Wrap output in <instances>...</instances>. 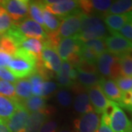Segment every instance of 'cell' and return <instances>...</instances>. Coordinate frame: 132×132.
Instances as JSON below:
<instances>
[{
    "label": "cell",
    "instance_id": "51",
    "mask_svg": "<svg viewBox=\"0 0 132 132\" xmlns=\"http://www.w3.org/2000/svg\"><path fill=\"white\" fill-rule=\"evenodd\" d=\"M0 38H1V37H0Z\"/></svg>",
    "mask_w": 132,
    "mask_h": 132
},
{
    "label": "cell",
    "instance_id": "37",
    "mask_svg": "<svg viewBox=\"0 0 132 132\" xmlns=\"http://www.w3.org/2000/svg\"><path fill=\"white\" fill-rule=\"evenodd\" d=\"M0 95L11 98H15L16 96L14 85L6 81L0 80Z\"/></svg>",
    "mask_w": 132,
    "mask_h": 132
},
{
    "label": "cell",
    "instance_id": "34",
    "mask_svg": "<svg viewBox=\"0 0 132 132\" xmlns=\"http://www.w3.org/2000/svg\"><path fill=\"white\" fill-rule=\"evenodd\" d=\"M13 21L7 14L5 9L2 7L0 2V33L5 34L13 25Z\"/></svg>",
    "mask_w": 132,
    "mask_h": 132
},
{
    "label": "cell",
    "instance_id": "27",
    "mask_svg": "<svg viewBox=\"0 0 132 132\" xmlns=\"http://www.w3.org/2000/svg\"><path fill=\"white\" fill-rule=\"evenodd\" d=\"M132 12L131 0H118L113 2L106 15H123Z\"/></svg>",
    "mask_w": 132,
    "mask_h": 132
},
{
    "label": "cell",
    "instance_id": "24",
    "mask_svg": "<svg viewBox=\"0 0 132 132\" xmlns=\"http://www.w3.org/2000/svg\"><path fill=\"white\" fill-rule=\"evenodd\" d=\"M15 98L19 101H23L32 96V87L29 79H19L15 82Z\"/></svg>",
    "mask_w": 132,
    "mask_h": 132
},
{
    "label": "cell",
    "instance_id": "1",
    "mask_svg": "<svg viewBox=\"0 0 132 132\" xmlns=\"http://www.w3.org/2000/svg\"><path fill=\"white\" fill-rule=\"evenodd\" d=\"M39 57L21 48H18L7 65L9 70L18 79L29 77L37 71Z\"/></svg>",
    "mask_w": 132,
    "mask_h": 132
},
{
    "label": "cell",
    "instance_id": "23",
    "mask_svg": "<svg viewBox=\"0 0 132 132\" xmlns=\"http://www.w3.org/2000/svg\"><path fill=\"white\" fill-rule=\"evenodd\" d=\"M44 46V41L36 38H25L21 43L19 48L29 52L34 55L40 57Z\"/></svg>",
    "mask_w": 132,
    "mask_h": 132
},
{
    "label": "cell",
    "instance_id": "29",
    "mask_svg": "<svg viewBox=\"0 0 132 132\" xmlns=\"http://www.w3.org/2000/svg\"><path fill=\"white\" fill-rule=\"evenodd\" d=\"M29 80L31 84L32 95H33L34 96L42 97L43 84L46 80L44 78V76L37 71L29 76Z\"/></svg>",
    "mask_w": 132,
    "mask_h": 132
},
{
    "label": "cell",
    "instance_id": "9",
    "mask_svg": "<svg viewBox=\"0 0 132 132\" xmlns=\"http://www.w3.org/2000/svg\"><path fill=\"white\" fill-rule=\"evenodd\" d=\"M107 52L117 56L132 53V42L120 35L119 33L108 35L105 38Z\"/></svg>",
    "mask_w": 132,
    "mask_h": 132
},
{
    "label": "cell",
    "instance_id": "16",
    "mask_svg": "<svg viewBox=\"0 0 132 132\" xmlns=\"http://www.w3.org/2000/svg\"><path fill=\"white\" fill-rule=\"evenodd\" d=\"M77 71L70 62L63 61L62 62L60 71L57 74V81L59 85L64 87H70L76 80Z\"/></svg>",
    "mask_w": 132,
    "mask_h": 132
},
{
    "label": "cell",
    "instance_id": "20",
    "mask_svg": "<svg viewBox=\"0 0 132 132\" xmlns=\"http://www.w3.org/2000/svg\"><path fill=\"white\" fill-rule=\"evenodd\" d=\"M48 115V111L30 113L25 132H39L40 128L47 120Z\"/></svg>",
    "mask_w": 132,
    "mask_h": 132
},
{
    "label": "cell",
    "instance_id": "12",
    "mask_svg": "<svg viewBox=\"0 0 132 132\" xmlns=\"http://www.w3.org/2000/svg\"><path fill=\"white\" fill-rule=\"evenodd\" d=\"M80 47L81 42L73 36L60 39L55 49L62 61H68L71 57L79 53Z\"/></svg>",
    "mask_w": 132,
    "mask_h": 132
},
{
    "label": "cell",
    "instance_id": "26",
    "mask_svg": "<svg viewBox=\"0 0 132 132\" xmlns=\"http://www.w3.org/2000/svg\"><path fill=\"white\" fill-rule=\"evenodd\" d=\"M101 78L102 76L98 73H90L77 71L76 80L87 89H89L93 86L98 85Z\"/></svg>",
    "mask_w": 132,
    "mask_h": 132
},
{
    "label": "cell",
    "instance_id": "13",
    "mask_svg": "<svg viewBox=\"0 0 132 132\" xmlns=\"http://www.w3.org/2000/svg\"><path fill=\"white\" fill-rule=\"evenodd\" d=\"M29 114L30 113L20 103L16 111L5 120V123L11 132H25Z\"/></svg>",
    "mask_w": 132,
    "mask_h": 132
},
{
    "label": "cell",
    "instance_id": "41",
    "mask_svg": "<svg viewBox=\"0 0 132 132\" xmlns=\"http://www.w3.org/2000/svg\"><path fill=\"white\" fill-rule=\"evenodd\" d=\"M119 34L132 42V21H129L119 31Z\"/></svg>",
    "mask_w": 132,
    "mask_h": 132
},
{
    "label": "cell",
    "instance_id": "35",
    "mask_svg": "<svg viewBox=\"0 0 132 132\" xmlns=\"http://www.w3.org/2000/svg\"><path fill=\"white\" fill-rule=\"evenodd\" d=\"M58 103L63 107H68L71 106L73 101V98L71 93L66 89H61L57 93L56 95Z\"/></svg>",
    "mask_w": 132,
    "mask_h": 132
},
{
    "label": "cell",
    "instance_id": "44",
    "mask_svg": "<svg viewBox=\"0 0 132 132\" xmlns=\"http://www.w3.org/2000/svg\"><path fill=\"white\" fill-rule=\"evenodd\" d=\"M96 132H113L112 130L110 128V127L108 125L105 124L104 123H103L102 121H101V123H100V126H99Z\"/></svg>",
    "mask_w": 132,
    "mask_h": 132
},
{
    "label": "cell",
    "instance_id": "33",
    "mask_svg": "<svg viewBox=\"0 0 132 132\" xmlns=\"http://www.w3.org/2000/svg\"><path fill=\"white\" fill-rule=\"evenodd\" d=\"M78 54L80 57L81 61H85L88 63L96 65V62H97L98 56L92 49L87 47H85L81 44L80 49H79Z\"/></svg>",
    "mask_w": 132,
    "mask_h": 132
},
{
    "label": "cell",
    "instance_id": "49",
    "mask_svg": "<svg viewBox=\"0 0 132 132\" xmlns=\"http://www.w3.org/2000/svg\"><path fill=\"white\" fill-rule=\"evenodd\" d=\"M131 125H132V120H131Z\"/></svg>",
    "mask_w": 132,
    "mask_h": 132
},
{
    "label": "cell",
    "instance_id": "32",
    "mask_svg": "<svg viewBox=\"0 0 132 132\" xmlns=\"http://www.w3.org/2000/svg\"><path fill=\"white\" fill-rule=\"evenodd\" d=\"M15 43L7 35H2L0 38V51L4 52L11 56H13L17 50Z\"/></svg>",
    "mask_w": 132,
    "mask_h": 132
},
{
    "label": "cell",
    "instance_id": "19",
    "mask_svg": "<svg viewBox=\"0 0 132 132\" xmlns=\"http://www.w3.org/2000/svg\"><path fill=\"white\" fill-rule=\"evenodd\" d=\"M20 101L16 98H11L0 95V120L5 122L9 119L19 106Z\"/></svg>",
    "mask_w": 132,
    "mask_h": 132
},
{
    "label": "cell",
    "instance_id": "22",
    "mask_svg": "<svg viewBox=\"0 0 132 132\" xmlns=\"http://www.w3.org/2000/svg\"><path fill=\"white\" fill-rule=\"evenodd\" d=\"M43 17L44 22L43 29L46 31L47 35L55 34L60 26L62 19L48 12L44 8V7L43 11Z\"/></svg>",
    "mask_w": 132,
    "mask_h": 132
},
{
    "label": "cell",
    "instance_id": "11",
    "mask_svg": "<svg viewBox=\"0 0 132 132\" xmlns=\"http://www.w3.org/2000/svg\"><path fill=\"white\" fill-rule=\"evenodd\" d=\"M101 123V116L95 112L81 114L73 124L76 132H96Z\"/></svg>",
    "mask_w": 132,
    "mask_h": 132
},
{
    "label": "cell",
    "instance_id": "40",
    "mask_svg": "<svg viewBox=\"0 0 132 132\" xmlns=\"http://www.w3.org/2000/svg\"><path fill=\"white\" fill-rule=\"evenodd\" d=\"M57 89V84L52 81H46L43 84V87L42 97L45 98L52 93H54Z\"/></svg>",
    "mask_w": 132,
    "mask_h": 132
},
{
    "label": "cell",
    "instance_id": "48",
    "mask_svg": "<svg viewBox=\"0 0 132 132\" xmlns=\"http://www.w3.org/2000/svg\"><path fill=\"white\" fill-rule=\"evenodd\" d=\"M2 34H1V33H0V37H1V36H2Z\"/></svg>",
    "mask_w": 132,
    "mask_h": 132
},
{
    "label": "cell",
    "instance_id": "21",
    "mask_svg": "<svg viewBox=\"0 0 132 132\" xmlns=\"http://www.w3.org/2000/svg\"><path fill=\"white\" fill-rule=\"evenodd\" d=\"M20 103L29 113L47 111L46 100L43 97L33 95L23 101H21Z\"/></svg>",
    "mask_w": 132,
    "mask_h": 132
},
{
    "label": "cell",
    "instance_id": "38",
    "mask_svg": "<svg viewBox=\"0 0 132 132\" xmlns=\"http://www.w3.org/2000/svg\"><path fill=\"white\" fill-rule=\"evenodd\" d=\"M119 106L132 112V90L123 93L121 101Z\"/></svg>",
    "mask_w": 132,
    "mask_h": 132
},
{
    "label": "cell",
    "instance_id": "10",
    "mask_svg": "<svg viewBox=\"0 0 132 132\" xmlns=\"http://www.w3.org/2000/svg\"><path fill=\"white\" fill-rule=\"evenodd\" d=\"M39 59L43 67L48 71L49 70L56 73L57 74L60 71L62 62L60 57H59L56 49L45 41Z\"/></svg>",
    "mask_w": 132,
    "mask_h": 132
},
{
    "label": "cell",
    "instance_id": "4",
    "mask_svg": "<svg viewBox=\"0 0 132 132\" xmlns=\"http://www.w3.org/2000/svg\"><path fill=\"white\" fill-rule=\"evenodd\" d=\"M97 71L102 77L114 80L120 76L119 57L109 52L101 54L96 62Z\"/></svg>",
    "mask_w": 132,
    "mask_h": 132
},
{
    "label": "cell",
    "instance_id": "36",
    "mask_svg": "<svg viewBox=\"0 0 132 132\" xmlns=\"http://www.w3.org/2000/svg\"><path fill=\"white\" fill-rule=\"evenodd\" d=\"M114 81L122 93L132 90V77L120 76L114 79Z\"/></svg>",
    "mask_w": 132,
    "mask_h": 132
},
{
    "label": "cell",
    "instance_id": "30",
    "mask_svg": "<svg viewBox=\"0 0 132 132\" xmlns=\"http://www.w3.org/2000/svg\"><path fill=\"white\" fill-rule=\"evenodd\" d=\"M119 57L120 76L132 77V53Z\"/></svg>",
    "mask_w": 132,
    "mask_h": 132
},
{
    "label": "cell",
    "instance_id": "15",
    "mask_svg": "<svg viewBox=\"0 0 132 132\" xmlns=\"http://www.w3.org/2000/svg\"><path fill=\"white\" fill-rule=\"evenodd\" d=\"M87 93L88 95L94 112L99 114L103 113L110 101L105 96L100 86L97 85L87 89Z\"/></svg>",
    "mask_w": 132,
    "mask_h": 132
},
{
    "label": "cell",
    "instance_id": "18",
    "mask_svg": "<svg viewBox=\"0 0 132 132\" xmlns=\"http://www.w3.org/2000/svg\"><path fill=\"white\" fill-rule=\"evenodd\" d=\"M129 21H131L129 13L123 15H106L104 17V24L111 35L119 32L123 26Z\"/></svg>",
    "mask_w": 132,
    "mask_h": 132
},
{
    "label": "cell",
    "instance_id": "2",
    "mask_svg": "<svg viewBox=\"0 0 132 132\" xmlns=\"http://www.w3.org/2000/svg\"><path fill=\"white\" fill-rule=\"evenodd\" d=\"M108 30L101 17L95 15L83 13L79 32L75 37L81 43L95 39H105Z\"/></svg>",
    "mask_w": 132,
    "mask_h": 132
},
{
    "label": "cell",
    "instance_id": "47",
    "mask_svg": "<svg viewBox=\"0 0 132 132\" xmlns=\"http://www.w3.org/2000/svg\"><path fill=\"white\" fill-rule=\"evenodd\" d=\"M129 15H130V18H131V21H132V12L129 13Z\"/></svg>",
    "mask_w": 132,
    "mask_h": 132
},
{
    "label": "cell",
    "instance_id": "46",
    "mask_svg": "<svg viewBox=\"0 0 132 132\" xmlns=\"http://www.w3.org/2000/svg\"><path fill=\"white\" fill-rule=\"evenodd\" d=\"M58 132H73L71 131V130H68V129H61Z\"/></svg>",
    "mask_w": 132,
    "mask_h": 132
},
{
    "label": "cell",
    "instance_id": "8",
    "mask_svg": "<svg viewBox=\"0 0 132 132\" xmlns=\"http://www.w3.org/2000/svg\"><path fill=\"white\" fill-rule=\"evenodd\" d=\"M13 25L26 38H36L43 41L48 39L47 34L42 26L29 18H26L17 23H14Z\"/></svg>",
    "mask_w": 132,
    "mask_h": 132
},
{
    "label": "cell",
    "instance_id": "31",
    "mask_svg": "<svg viewBox=\"0 0 132 132\" xmlns=\"http://www.w3.org/2000/svg\"><path fill=\"white\" fill-rule=\"evenodd\" d=\"M104 40L105 39H95V40H91L86 42L81 43V44L85 47L92 49L99 57L103 53L107 52Z\"/></svg>",
    "mask_w": 132,
    "mask_h": 132
},
{
    "label": "cell",
    "instance_id": "43",
    "mask_svg": "<svg viewBox=\"0 0 132 132\" xmlns=\"http://www.w3.org/2000/svg\"><path fill=\"white\" fill-rule=\"evenodd\" d=\"M13 56L4 52L0 51V68L7 67L9 62L12 60Z\"/></svg>",
    "mask_w": 132,
    "mask_h": 132
},
{
    "label": "cell",
    "instance_id": "28",
    "mask_svg": "<svg viewBox=\"0 0 132 132\" xmlns=\"http://www.w3.org/2000/svg\"><path fill=\"white\" fill-rule=\"evenodd\" d=\"M43 5L42 2L32 1L29 2V19H32L35 22L41 25L43 27L44 26L43 17Z\"/></svg>",
    "mask_w": 132,
    "mask_h": 132
},
{
    "label": "cell",
    "instance_id": "5",
    "mask_svg": "<svg viewBox=\"0 0 132 132\" xmlns=\"http://www.w3.org/2000/svg\"><path fill=\"white\" fill-rule=\"evenodd\" d=\"M42 3L45 9L61 19L81 11L79 1L47 0Z\"/></svg>",
    "mask_w": 132,
    "mask_h": 132
},
{
    "label": "cell",
    "instance_id": "42",
    "mask_svg": "<svg viewBox=\"0 0 132 132\" xmlns=\"http://www.w3.org/2000/svg\"><path fill=\"white\" fill-rule=\"evenodd\" d=\"M57 123L54 120H46L40 128L39 132H57Z\"/></svg>",
    "mask_w": 132,
    "mask_h": 132
},
{
    "label": "cell",
    "instance_id": "25",
    "mask_svg": "<svg viewBox=\"0 0 132 132\" xmlns=\"http://www.w3.org/2000/svg\"><path fill=\"white\" fill-rule=\"evenodd\" d=\"M73 108L76 112L81 114L94 111L87 93H80L76 95L73 101Z\"/></svg>",
    "mask_w": 132,
    "mask_h": 132
},
{
    "label": "cell",
    "instance_id": "50",
    "mask_svg": "<svg viewBox=\"0 0 132 132\" xmlns=\"http://www.w3.org/2000/svg\"><path fill=\"white\" fill-rule=\"evenodd\" d=\"M0 2H1V1H0Z\"/></svg>",
    "mask_w": 132,
    "mask_h": 132
},
{
    "label": "cell",
    "instance_id": "7",
    "mask_svg": "<svg viewBox=\"0 0 132 132\" xmlns=\"http://www.w3.org/2000/svg\"><path fill=\"white\" fill-rule=\"evenodd\" d=\"M27 0H7L1 1V5L9 15L13 23L26 19L29 13Z\"/></svg>",
    "mask_w": 132,
    "mask_h": 132
},
{
    "label": "cell",
    "instance_id": "14",
    "mask_svg": "<svg viewBox=\"0 0 132 132\" xmlns=\"http://www.w3.org/2000/svg\"><path fill=\"white\" fill-rule=\"evenodd\" d=\"M113 2L110 0H90L79 1V7L81 11L87 15H95L104 17Z\"/></svg>",
    "mask_w": 132,
    "mask_h": 132
},
{
    "label": "cell",
    "instance_id": "3",
    "mask_svg": "<svg viewBox=\"0 0 132 132\" xmlns=\"http://www.w3.org/2000/svg\"><path fill=\"white\" fill-rule=\"evenodd\" d=\"M101 121L108 125L113 132H132L131 122L121 107L109 101L102 113Z\"/></svg>",
    "mask_w": 132,
    "mask_h": 132
},
{
    "label": "cell",
    "instance_id": "45",
    "mask_svg": "<svg viewBox=\"0 0 132 132\" xmlns=\"http://www.w3.org/2000/svg\"><path fill=\"white\" fill-rule=\"evenodd\" d=\"M0 132H11L9 128L7 127L5 122L2 120H0Z\"/></svg>",
    "mask_w": 132,
    "mask_h": 132
},
{
    "label": "cell",
    "instance_id": "39",
    "mask_svg": "<svg viewBox=\"0 0 132 132\" xmlns=\"http://www.w3.org/2000/svg\"><path fill=\"white\" fill-rule=\"evenodd\" d=\"M0 79L10 83H15L18 80L14 75L6 68H0Z\"/></svg>",
    "mask_w": 132,
    "mask_h": 132
},
{
    "label": "cell",
    "instance_id": "6",
    "mask_svg": "<svg viewBox=\"0 0 132 132\" xmlns=\"http://www.w3.org/2000/svg\"><path fill=\"white\" fill-rule=\"evenodd\" d=\"M83 13L81 11L68 15L62 19L60 26L56 32L60 40L73 37L79 32Z\"/></svg>",
    "mask_w": 132,
    "mask_h": 132
},
{
    "label": "cell",
    "instance_id": "17",
    "mask_svg": "<svg viewBox=\"0 0 132 132\" xmlns=\"http://www.w3.org/2000/svg\"><path fill=\"white\" fill-rule=\"evenodd\" d=\"M98 85L104 94L105 95V96L109 101L115 102L118 105L120 104L122 98L123 93L118 88L114 80L102 77Z\"/></svg>",
    "mask_w": 132,
    "mask_h": 132
}]
</instances>
